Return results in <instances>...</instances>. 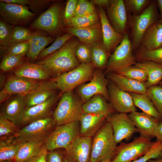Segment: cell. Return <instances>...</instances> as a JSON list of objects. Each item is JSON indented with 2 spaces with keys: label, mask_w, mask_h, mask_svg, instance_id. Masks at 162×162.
<instances>
[{
  "label": "cell",
  "mask_w": 162,
  "mask_h": 162,
  "mask_svg": "<svg viewBox=\"0 0 162 162\" xmlns=\"http://www.w3.org/2000/svg\"><path fill=\"white\" fill-rule=\"evenodd\" d=\"M48 152L44 144L36 155L25 162H46V157Z\"/></svg>",
  "instance_id": "obj_49"
},
{
  "label": "cell",
  "mask_w": 162,
  "mask_h": 162,
  "mask_svg": "<svg viewBox=\"0 0 162 162\" xmlns=\"http://www.w3.org/2000/svg\"><path fill=\"white\" fill-rule=\"evenodd\" d=\"M63 153L55 151H48L46 157V162H63Z\"/></svg>",
  "instance_id": "obj_50"
},
{
  "label": "cell",
  "mask_w": 162,
  "mask_h": 162,
  "mask_svg": "<svg viewBox=\"0 0 162 162\" xmlns=\"http://www.w3.org/2000/svg\"><path fill=\"white\" fill-rule=\"evenodd\" d=\"M92 138L79 136L63 153L72 162H90Z\"/></svg>",
  "instance_id": "obj_16"
},
{
  "label": "cell",
  "mask_w": 162,
  "mask_h": 162,
  "mask_svg": "<svg viewBox=\"0 0 162 162\" xmlns=\"http://www.w3.org/2000/svg\"><path fill=\"white\" fill-rule=\"evenodd\" d=\"M140 46L148 50L162 47V20L159 19L147 30Z\"/></svg>",
  "instance_id": "obj_27"
},
{
  "label": "cell",
  "mask_w": 162,
  "mask_h": 162,
  "mask_svg": "<svg viewBox=\"0 0 162 162\" xmlns=\"http://www.w3.org/2000/svg\"><path fill=\"white\" fill-rule=\"evenodd\" d=\"M12 95L10 94L4 87L0 92V103H3L8 100Z\"/></svg>",
  "instance_id": "obj_53"
},
{
  "label": "cell",
  "mask_w": 162,
  "mask_h": 162,
  "mask_svg": "<svg viewBox=\"0 0 162 162\" xmlns=\"http://www.w3.org/2000/svg\"><path fill=\"white\" fill-rule=\"evenodd\" d=\"M58 96L56 94L44 103L27 107L19 124L26 125L34 121L50 116Z\"/></svg>",
  "instance_id": "obj_19"
},
{
  "label": "cell",
  "mask_w": 162,
  "mask_h": 162,
  "mask_svg": "<svg viewBox=\"0 0 162 162\" xmlns=\"http://www.w3.org/2000/svg\"><path fill=\"white\" fill-rule=\"evenodd\" d=\"M83 112L103 115L107 116L115 112L110 103L100 94L96 95L82 105Z\"/></svg>",
  "instance_id": "obj_28"
},
{
  "label": "cell",
  "mask_w": 162,
  "mask_h": 162,
  "mask_svg": "<svg viewBox=\"0 0 162 162\" xmlns=\"http://www.w3.org/2000/svg\"><path fill=\"white\" fill-rule=\"evenodd\" d=\"M79 43L73 38L58 50L36 63L45 68L54 78L69 71L80 64L75 53Z\"/></svg>",
  "instance_id": "obj_1"
},
{
  "label": "cell",
  "mask_w": 162,
  "mask_h": 162,
  "mask_svg": "<svg viewBox=\"0 0 162 162\" xmlns=\"http://www.w3.org/2000/svg\"><path fill=\"white\" fill-rule=\"evenodd\" d=\"M154 143L151 138L140 136L130 142L122 143L117 146L111 162H131L146 153Z\"/></svg>",
  "instance_id": "obj_9"
},
{
  "label": "cell",
  "mask_w": 162,
  "mask_h": 162,
  "mask_svg": "<svg viewBox=\"0 0 162 162\" xmlns=\"http://www.w3.org/2000/svg\"><path fill=\"white\" fill-rule=\"evenodd\" d=\"M135 56L137 62L150 61L162 64V47L148 50L140 46L136 50Z\"/></svg>",
  "instance_id": "obj_34"
},
{
  "label": "cell",
  "mask_w": 162,
  "mask_h": 162,
  "mask_svg": "<svg viewBox=\"0 0 162 162\" xmlns=\"http://www.w3.org/2000/svg\"><path fill=\"white\" fill-rule=\"evenodd\" d=\"M74 37L72 35L68 33L57 37L50 46L45 48L40 52L37 59L41 60L53 53L60 49L67 41Z\"/></svg>",
  "instance_id": "obj_36"
},
{
  "label": "cell",
  "mask_w": 162,
  "mask_h": 162,
  "mask_svg": "<svg viewBox=\"0 0 162 162\" xmlns=\"http://www.w3.org/2000/svg\"><path fill=\"white\" fill-rule=\"evenodd\" d=\"M58 89L52 79L42 81L38 86L26 95V108L46 101L56 94Z\"/></svg>",
  "instance_id": "obj_20"
},
{
  "label": "cell",
  "mask_w": 162,
  "mask_h": 162,
  "mask_svg": "<svg viewBox=\"0 0 162 162\" xmlns=\"http://www.w3.org/2000/svg\"><path fill=\"white\" fill-rule=\"evenodd\" d=\"M29 48V41L12 43L5 50L4 55H25L26 56Z\"/></svg>",
  "instance_id": "obj_46"
},
{
  "label": "cell",
  "mask_w": 162,
  "mask_h": 162,
  "mask_svg": "<svg viewBox=\"0 0 162 162\" xmlns=\"http://www.w3.org/2000/svg\"><path fill=\"white\" fill-rule=\"evenodd\" d=\"M5 81V76L4 75L1 74L0 75V88H2L3 86V85H5L6 82Z\"/></svg>",
  "instance_id": "obj_56"
},
{
  "label": "cell",
  "mask_w": 162,
  "mask_h": 162,
  "mask_svg": "<svg viewBox=\"0 0 162 162\" xmlns=\"http://www.w3.org/2000/svg\"><path fill=\"white\" fill-rule=\"evenodd\" d=\"M64 30L76 37L80 43L89 45L103 43L102 28L100 21L96 24L84 28L65 27Z\"/></svg>",
  "instance_id": "obj_21"
},
{
  "label": "cell",
  "mask_w": 162,
  "mask_h": 162,
  "mask_svg": "<svg viewBox=\"0 0 162 162\" xmlns=\"http://www.w3.org/2000/svg\"><path fill=\"white\" fill-rule=\"evenodd\" d=\"M96 12L94 4L90 1L78 0L74 16L91 14Z\"/></svg>",
  "instance_id": "obj_47"
},
{
  "label": "cell",
  "mask_w": 162,
  "mask_h": 162,
  "mask_svg": "<svg viewBox=\"0 0 162 162\" xmlns=\"http://www.w3.org/2000/svg\"><path fill=\"white\" fill-rule=\"evenodd\" d=\"M75 53L76 57L81 63H91L92 51L90 45L80 42L76 46Z\"/></svg>",
  "instance_id": "obj_44"
},
{
  "label": "cell",
  "mask_w": 162,
  "mask_h": 162,
  "mask_svg": "<svg viewBox=\"0 0 162 162\" xmlns=\"http://www.w3.org/2000/svg\"><path fill=\"white\" fill-rule=\"evenodd\" d=\"M90 46L92 51L91 63L95 68L101 70H105L111 54L103 43H96Z\"/></svg>",
  "instance_id": "obj_31"
},
{
  "label": "cell",
  "mask_w": 162,
  "mask_h": 162,
  "mask_svg": "<svg viewBox=\"0 0 162 162\" xmlns=\"http://www.w3.org/2000/svg\"><path fill=\"white\" fill-rule=\"evenodd\" d=\"M80 128L79 121L56 126L45 140L48 151L66 148L80 136Z\"/></svg>",
  "instance_id": "obj_8"
},
{
  "label": "cell",
  "mask_w": 162,
  "mask_h": 162,
  "mask_svg": "<svg viewBox=\"0 0 162 162\" xmlns=\"http://www.w3.org/2000/svg\"><path fill=\"white\" fill-rule=\"evenodd\" d=\"M151 1L150 0H124L128 14L134 15L141 13Z\"/></svg>",
  "instance_id": "obj_40"
},
{
  "label": "cell",
  "mask_w": 162,
  "mask_h": 162,
  "mask_svg": "<svg viewBox=\"0 0 162 162\" xmlns=\"http://www.w3.org/2000/svg\"><path fill=\"white\" fill-rule=\"evenodd\" d=\"M83 104L73 91L63 93L52 113L56 126L79 121Z\"/></svg>",
  "instance_id": "obj_4"
},
{
  "label": "cell",
  "mask_w": 162,
  "mask_h": 162,
  "mask_svg": "<svg viewBox=\"0 0 162 162\" xmlns=\"http://www.w3.org/2000/svg\"><path fill=\"white\" fill-rule=\"evenodd\" d=\"M154 137L156 138V142H162V122L160 123L156 128L154 133Z\"/></svg>",
  "instance_id": "obj_51"
},
{
  "label": "cell",
  "mask_w": 162,
  "mask_h": 162,
  "mask_svg": "<svg viewBox=\"0 0 162 162\" xmlns=\"http://www.w3.org/2000/svg\"><path fill=\"white\" fill-rule=\"evenodd\" d=\"M78 0H68L62 15V20L65 26L74 16Z\"/></svg>",
  "instance_id": "obj_48"
},
{
  "label": "cell",
  "mask_w": 162,
  "mask_h": 162,
  "mask_svg": "<svg viewBox=\"0 0 162 162\" xmlns=\"http://www.w3.org/2000/svg\"><path fill=\"white\" fill-rule=\"evenodd\" d=\"M132 44L127 32L124 35L122 40L111 54L105 73L107 74L134 65L137 62L133 53Z\"/></svg>",
  "instance_id": "obj_7"
},
{
  "label": "cell",
  "mask_w": 162,
  "mask_h": 162,
  "mask_svg": "<svg viewBox=\"0 0 162 162\" xmlns=\"http://www.w3.org/2000/svg\"><path fill=\"white\" fill-rule=\"evenodd\" d=\"M63 162H72L69 158L64 154L63 156Z\"/></svg>",
  "instance_id": "obj_58"
},
{
  "label": "cell",
  "mask_w": 162,
  "mask_h": 162,
  "mask_svg": "<svg viewBox=\"0 0 162 162\" xmlns=\"http://www.w3.org/2000/svg\"><path fill=\"white\" fill-rule=\"evenodd\" d=\"M20 145V144H12L5 140H0V161L14 160Z\"/></svg>",
  "instance_id": "obj_35"
},
{
  "label": "cell",
  "mask_w": 162,
  "mask_h": 162,
  "mask_svg": "<svg viewBox=\"0 0 162 162\" xmlns=\"http://www.w3.org/2000/svg\"><path fill=\"white\" fill-rule=\"evenodd\" d=\"M162 158V142H155L149 151L140 158L131 162H148L150 160Z\"/></svg>",
  "instance_id": "obj_43"
},
{
  "label": "cell",
  "mask_w": 162,
  "mask_h": 162,
  "mask_svg": "<svg viewBox=\"0 0 162 162\" xmlns=\"http://www.w3.org/2000/svg\"><path fill=\"white\" fill-rule=\"evenodd\" d=\"M4 102L0 113L18 126L27 107L26 96L13 95Z\"/></svg>",
  "instance_id": "obj_17"
},
{
  "label": "cell",
  "mask_w": 162,
  "mask_h": 162,
  "mask_svg": "<svg viewBox=\"0 0 162 162\" xmlns=\"http://www.w3.org/2000/svg\"><path fill=\"white\" fill-rule=\"evenodd\" d=\"M33 33L29 29L22 26H14L12 36V42L19 43L28 41Z\"/></svg>",
  "instance_id": "obj_45"
},
{
  "label": "cell",
  "mask_w": 162,
  "mask_h": 162,
  "mask_svg": "<svg viewBox=\"0 0 162 162\" xmlns=\"http://www.w3.org/2000/svg\"><path fill=\"white\" fill-rule=\"evenodd\" d=\"M129 116L140 136L151 139L154 137V131L160 121L143 112L136 111L130 113Z\"/></svg>",
  "instance_id": "obj_23"
},
{
  "label": "cell",
  "mask_w": 162,
  "mask_h": 162,
  "mask_svg": "<svg viewBox=\"0 0 162 162\" xmlns=\"http://www.w3.org/2000/svg\"><path fill=\"white\" fill-rule=\"evenodd\" d=\"M158 8L159 10L160 19L162 20V0H156Z\"/></svg>",
  "instance_id": "obj_55"
},
{
  "label": "cell",
  "mask_w": 162,
  "mask_h": 162,
  "mask_svg": "<svg viewBox=\"0 0 162 162\" xmlns=\"http://www.w3.org/2000/svg\"><path fill=\"white\" fill-rule=\"evenodd\" d=\"M41 82L13 74L6 79L4 87L11 95L26 96L36 88Z\"/></svg>",
  "instance_id": "obj_22"
},
{
  "label": "cell",
  "mask_w": 162,
  "mask_h": 162,
  "mask_svg": "<svg viewBox=\"0 0 162 162\" xmlns=\"http://www.w3.org/2000/svg\"><path fill=\"white\" fill-rule=\"evenodd\" d=\"M108 89L109 101L115 111L126 114L136 111L130 93L122 90L111 81Z\"/></svg>",
  "instance_id": "obj_15"
},
{
  "label": "cell",
  "mask_w": 162,
  "mask_h": 162,
  "mask_svg": "<svg viewBox=\"0 0 162 162\" xmlns=\"http://www.w3.org/2000/svg\"><path fill=\"white\" fill-rule=\"evenodd\" d=\"M14 26L1 18L0 20V45L1 49H5L12 43V36Z\"/></svg>",
  "instance_id": "obj_38"
},
{
  "label": "cell",
  "mask_w": 162,
  "mask_h": 162,
  "mask_svg": "<svg viewBox=\"0 0 162 162\" xmlns=\"http://www.w3.org/2000/svg\"><path fill=\"white\" fill-rule=\"evenodd\" d=\"M146 94L162 118V86L156 85L148 88Z\"/></svg>",
  "instance_id": "obj_39"
},
{
  "label": "cell",
  "mask_w": 162,
  "mask_h": 162,
  "mask_svg": "<svg viewBox=\"0 0 162 162\" xmlns=\"http://www.w3.org/2000/svg\"><path fill=\"white\" fill-rule=\"evenodd\" d=\"M109 82L102 70L95 68L92 78L89 82L76 88L77 95L83 104L97 94L101 95L109 101Z\"/></svg>",
  "instance_id": "obj_10"
},
{
  "label": "cell",
  "mask_w": 162,
  "mask_h": 162,
  "mask_svg": "<svg viewBox=\"0 0 162 162\" xmlns=\"http://www.w3.org/2000/svg\"><path fill=\"white\" fill-rule=\"evenodd\" d=\"M110 0H91L90 1L94 5L96 4L98 7L106 8L109 4Z\"/></svg>",
  "instance_id": "obj_54"
},
{
  "label": "cell",
  "mask_w": 162,
  "mask_h": 162,
  "mask_svg": "<svg viewBox=\"0 0 162 162\" xmlns=\"http://www.w3.org/2000/svg\"><path fill=\"white\" fill-rule=\"evenodd\" d=\"M56 126L52 116L32 122L4 139L15 144L46 140Z\"/></svg>",
  "instance_id": "obj_5"
},
{
  "label": "cell",
  "mask_w": 162,
  "mask_h": 162,
  "mask_svg": "<svg viewBox=\"0 0 162 162\" xmlns=\"http://www.w3.org/2000/svg\"><path fill=\"white\" fill-rule=\"evenodd\" d=\"M148 162H162V158L157 159L150 160Z\"/></svg>",
  "instance_id": "obj_57"
},
{
  "label": "cell",
  "mask_w": 162,
  "mask_h": 162,
  "mask_svg": "<svg viewBox=\"0 0 162 162\" xmlns=\"http://www.w3.org/2000/svg\"><path fill=\"white\" fill-rule=\"evenodd\" d=\"M46 140L28 141L20 144L14 159L15 162H25L36 155L44 145Z\"/></svg>",
  "instance_id": "obj_30"
},
{
  "label": "cell",
  "mask_w": 162,
  "mask_h": 162,
  "mask_svg": "<svg viewBox=\"0 0 162 162\" xmlns=\"http://www.w3.org/2000/svg\"><path fill=\"white\" fill-rule=\"evenodd\" d=\"M0 162H15L14 160H4L0 161Z\"/></svg>",
  "instance_id": "obj_60"
},
{
  "label": "cell",
  "mask_w": 162,
  "mask_h": 162,
  "mask_svg": "<svg viewBox=\"0 0 162 162\" xmlns=\"http://www.w3.org/2000/svg\"><path fill=\"white\" fill-rule=\"evenodd\" d=\"M115 73L143 82H146L148 77L147 73L145 70L134 66L126 67Z\"/></svg>",
  "instance_id": "obj_37"
},
{
  "label": "cell",
  "mask_w": 162,
  "mask_h": 162,
  "mask_svg": "<svg viewBox=\"0 0 162 162\" xmlns=\"http://www.w3.org/2000/svg\"><path fill=\"white\" fill-rule=\"evenodd\" d=\"M160 86H162V81L160 83Z\"/></svg>",
  "instance_id": "obj_61"
},
{
  "label": "cell",
  "mask_w": 162,
  "mask_h": 162,
  "mask_svg": "<svg viewBox=\"0 0 162 162\" xmlns=\"http://www.w3.org/2000/svg\"><path fill=\"white\" fill-rule=\"evenodd\" d=\"M107 116L83 112L79 120L80 136L92 138L106 121Z\"/></svg>",
  "instance_id": "obj_25"
},
{
  "label": "cell",
  "mask_w": 162,
  "mask_h": 162,
  "mask_svg": "<svg viewBox=\"0 0 162 162\" xmlns=\"http://www.w3.org/2000/svg\"><path fill=\"white\" fill-rule=\"evenodd\" d=\"M14 75L40 81L51 79L50 73L42 65L37 63H21L13 70Z\"/></svg>",
  "instance_id": "obj_24"
},
{
  "label": "cell",
  "mask_w": 162,
  "mask_h": 162,
  "mask_svg": "<svg viewBox=\"0 0 162 162\" xmlns=\"http://www.w3.org/2000/svg\"><path fill=\"white\" fill-rule=\"evenodd\" d=\"M62 6L57 2L52 5L41 14L30 25L31 29L41 30L53 34L61 25Z\"/></svg>",
  "instance_id": "obj_12"
},
{
  "label": "cell",
  "mask_w": 162,
  "mask_h": 162,
  "mask_svg": "<svg viewBox=\"0 0 162 162\" xmlns=\"http://www.w3.org/2000/svg\"><path fill=\"white\" fill-rule=\"evenodd\" d=\"M97 12L101 26L103 44L111 54L121 42L124 35L117 32L112 26L104 8L98 7Z\"/></svg>",
  "instance_id": "obj_18"
},
{
  "label": "cell",
  "mask_w": 162,
  "mask_h": 162,
  "mask_svg": "<svg viewBox=\"0 0 162 162\" xmlns=\"http://www.w3.org/2000/svg\"><path fill=\"white\" fill-rule=\"evenodd\" d=\"M106 9L110 24L117 32L124 35L128 32V14L124 0H110Z\"/></svg>",
  "instance_id": "obj_14"
},
{
  "label": "cell",
  "mask_w": 162,
  "mask_h": 162,
  "mask_svg": "<svg viewBox=\"0 0 162 162\" xmlns=\"http://www.w3.org/2000/svg\"><path fill=\"white\" fill-rule=\"evenodd\" d=\"M0 2L24 5H29L30 4V0H0Z\"/></svg>",
  "instance_id": "obj_52"
},
{
  "label": "cell",
  "mask_w": 162,
  "mask_h": 162,
  "mask_svg": "<svg viewBox=\"0 0 162 162\" xmlns=\"http://www.w3.org/2000/svg\"><path fill=\"white\" fill-rule=\"evenodd\" d=\"M107 78L122 90L129 93H146L145 82H139L116 73L107 74Z\"/></svg>",
  "instance_id": "obj_26"
},
{
  "label": "cell",
  "mask_w": 162,
  "mask_h": 162,
  "mask_svg": "<svg viewBox=\"0 0 162 162\" xmlns=\"http://www.w3.org/2000/svg\"><path fill=\"white\" fill-rule=\"evenodd\" d=\"M160 19L156 0L151 2L140 14H128V28L130 32L131 40L134 50L140 46L147 30Z\"/></svg>",
  "instance_id": "obj_2"
},
{
  "label": "cell",
  "mask_w": 162,
  "mask_h": 162,
  "mask_svg": "<svg viewBox=\"0 0 162 162\" xmlns=\"http://www.w3.org/2000/svg\"><path fill=\"white\" fill-rule=\"evenodd\" d=\"M135 107L156 119L161 121L162 118L146 93H130Z\"/></svg>",
  "instance_id": "obj_32"
},
{
  "label": "cell",
  "mask_w": 162,
  "mask_h": 162,
  "mask_svg": "<svg viewBox=\"0 0 162 162\" xmlns=\"http://www.w3.org/2000/svg\"><path fill=\"white\" fill-rule=\"evenodd\" d=\"M94 68L91 63H82L76 67L53 78L63 93L71 91L92 78Z\"/></svg>",
  "instance_id": "obj_6"
},
{
  "label": "cell",
  "mask_w": 162,
  "mask_h": 162,
  "mask_svg": "<svg viewBox=\"0 0 162 162\" xmlns=\"http://www.w3.org/2000/svg\"><path fill=\"white\" fill-rule=\"evenodd\" d=\"M25 56L4 55L0 63L1 70L3 72L13 70L20 64Z\"/></svg>",
  "instance_id": "obj_42"
},
{
  "label": "cell",
  "mask_w": 162,
  "mask_h": 162,
  "mask_svg": "<svg viewBox=\"0 0 162 162\" xmlns=\"http://www.w3.org/2000/svg\"><path fill=\"white\" fill-rule=\"evenodd\" d=\"M111 125L106 120L92 138L90 162L114 157L116 148Z\"/></svg>",
  "instance_id": "obj_3"
},
{
  "label": "cell",
  "mask_w": 162,
  "mask_h": 162,
  "mask_svg": "<svg viewBox=\"0 0 162 162\" xmlns=\"http://www.w3.org/2000/svg\"><path fill=\"white\" fill-rule=\"evenodd\" d=\"M134 66L146 71L148 77L145 84L147 88L157 85L162 81V64L148 61L137 62Z\"/></svg>",
  "instance_id": "obj_29"
},
{
  "label": "cell",
  "mask_w": 162,
  "mask_h": 162,
  "mask_svg": "<svg viewBox=\"0 0 162 162\" xmlns=\"http://www.w3.org/2000/svg\"><path fill=\"white\" fill-rule=\"evenodd\" d=\"M100 21L97 11L85 16H74L65 25L66 27L84 28L94 25Z\"/></svg>",
  "instance_id": "obj_33"
},
{
  "label": "cell",
  "mask_w": 162,
  "mask_h": 162,
  "mask_svg": "<svg viewBox=\"0 0 162 162\" xmlns=\"http://www.w3.org/2000/svg\"><path fill=\"white\" fill-rule=\"evenodd\" d=\"M27 5L0 2L1 18L8 24L15 26L26 24L36 15Z\"/></svg>",
  "instance_id": "obj_13"
},
{
  "label": "cell",
  "mask_w": 162,
  "mask_h": 162,
  "mask_svg": "<svg viewBox=\"0 0 162 162\" xmlns=\"http://www.w3.org/2000/svg\"><path fill=\"white\" fill-rule=\"evenodd\" d=\"M106 121L111 125L115 141L117 144L124 140H129L137 130L126 113L114 112L108 115Z\"/></svg>",
  "instance_id": "obj_11"
},
{
  "label": "cell",
  "mask_w": 162,
  "mask_h": 162,
  "mask_svg": "<svg viewBox=\"0 0 162 162\" xmlns=\"http://www.w3.org/2000/svg\"><path fill=\"white\" fill-rule=\"evenodd\" d=\"M19 130L17 125L0 113V140L5 139L14 135Z\"/></svg>",
  "instance_id": "obj_41"
},
{
  "label": "cell",
  "mask_w": 162,
  "mask_h": 162,
  "mask_svg": "<svg viewBox=\"0 0 162 162\" xmlns=\"http://www.w3.org/2000/svg\"><path fill=\"white\" fill-rule=\"evenodd\" d=\"M112 159L110 158H107L104 159L100 162H111Z\"/></svg>",
  "instance_id": "obj_59"
}]
</instances>
